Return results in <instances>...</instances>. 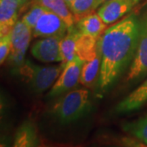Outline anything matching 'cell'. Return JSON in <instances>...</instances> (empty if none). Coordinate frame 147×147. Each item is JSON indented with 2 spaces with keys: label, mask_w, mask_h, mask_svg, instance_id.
Instances as JSON below:
<instances>
[{
  "label": "cell",
  "mask_w": 147,
  "mask_h": 147,
  "mask_svg": "<svg viewBox=\"0 0 147 147\" xmlns=\"http://www.w3.org/2000/svg\"><path fill=\"white\" fill-rule=\"evenodd\" d=\"M100 5V0H70L68 3L69 7L75 17L76 21L93 13Z\"/></svg>",
  "instance_id": "ac0fdd59"
},
{
  "label": "cell",
  "mask_w": 147,
  "mask_h": 147,
  "mask_svg": "<svg viewBox=\"0 0 147 147\" xmlns=\"http://www.w3.org/2000/svg\"><path fill=\"white\" fill-rule=\"evenodd\" d=\"M63 68L61 64L58 66H42L26 60L23 65L13 72L21 77L33 93L38 95L53 87Z\"/></svg>",
  "instance_id": "3957f363"
},
{
  "label": "cell",
  "mask_w": 147,
  "mask_h": 147,
  "mask_svg": "<svg viewBox=\"0 0 147 147\" xmlns=\"http://www.w3.org/2000/svg\"><path fill=\"white\" fill-rule=\"evenodd\" d=\"M68 30L67 24L60 16L45 8L32 33L34 38H46L56 35L65 36Z\"/></svg>",
  "instance_id": "52a82bcc"
},
{
  "label": "cell",
  "mask_w": 147,
  "mask_h": 147,
  "mask_svg": "<svg viewBox=\"0 0 147 147\" xmlns=\"http://www.w3.org/2000/svg\"><path fill=\"white\" fill-rule=\"evenodd\" d=\"M122 128L131 137H136L147 146V114L137 120L125 122Z\"/></svg>",
  "instance_id": "d6986e66"
},
{
  "label": "cell",
  "mask_w": 147,
  "mask_h": 147,
  "mask_svg": "<svg viewBox=\"0 0 147 147\" xmlns=\"http://www.w3.org/2000/svg\"><path fill=\"white\" fill-rule=\"evenodd\" d=\"M63 37L61 35H56L38 39L30 48L32 56L44 63L62 61L61 41Z\"/></svg>",
  "instance_id": "ba28073f"
},
{
  "label": "cell",
  "mask_w": 147,
  "mask_h": 147,
  "mask_svg": "<svg viewBox=\"0 0 147 147\" xmlns=\"http://www.w3.org/2000/svg\"><path fill=\"white\" fill-rule=\"evenodd\" d=\"M11 48V31L0 35V63H4L9 57Z\"/></svg>",
  "instance_id": "44dd1931"
},
{
  "label": "cell",
  "mask_w": 147,
  "mask_h": 147,
  "mask_svg": "<svg viewBox=\"0 0 147 147\" xmlns=\"http://www.w3.org/2000/svg\"><path fill=\"white\" fill-rule=\"evenodd\" d=\"M65 2L67 3V4H68V3H69V2H70V0H65Z\"/></svg>",
  "instance_id": "603a6c76"
},
{
  "label": "cell",
  "mask_w": 147,
  "mask_h": 147,
  "mask_svg": "<svg viewBox=\"0 0 147 147\" xmlns=\"http://www.w3.org/2000/svg\"><path fill=\"white\" fill-rule=\"evenodd\" d=\"M30 6L31 7H30V10L23 16L21 21L33 30L38 20L42 15L43 11L45 10V7L38 5V4H35V3H30Z\"/></svg>",
  "instance_id": "ffe728a7"
},
{
  "label": "cell",
  "mask_w": 147,
  "mask_h": 147,
  "mask_svg": "<svg viewBox=\"0 0 147 147\" xmlns=\"http://www.w3.org/2000/svg\"><path fill=\"white\" fill-rule=\"evenodd\" d=\"M107 24H105L97 13H91L76 21L75 26L82 34L100 38V36L107 29Z\"/></svg>",
  "instance_id": "4fadbf2b"
},
{
  "label": "cell",
  "mask_w": 147,
  "mask_h": 147,
  "mask_svg": "<svg viewBox=\"0 0 147 147\" xmlns=\"http://www.w3.org/2000/svg\"><path fill=\"white\" fill-rule=\"evenodd\" d=\"M39 144L40 140L34 123L30 120L24 121L15 133L13 146L35 147Z\"/></svg>",
  "instance_id": "7c38bea8"
},
{
  "label": "cell",
  "mask_w": 147,
  "mask_h": 147,
  "mask_svg": "<svg viewBox=\"0 0 147 147\" xmlns=\"http://www.w3.org/2000/svg\"><path fill=\"white\" fill-rule=\"evenodd\" d=\"M108 1H110V0H100V3H101V4H103V3H105Z\"/></svg>",
  "instance_id": "7402d4cb"
},
{
  "label": "cell",
  "mask_w": 147,
  "mask_h": 147,
  "mask_svg": "<svg viewBox=\"0 0 147 147\" xmlns=\"http://www.w3.org/2000/svg\"><path fill=\"white\" fill-rule=\"evenodd\" d=\"M142 0H110L101 4L96 13L108 26L119 21L137 7Z\"/></svg>",
  "instance_id": "9c48e42d"
},
{
  "label": "cell",
  "mask_w": 147,
  "mask_h": 147,
  "mask_svg": "<svg viewBox=\"0 0 147 147\" xmlns=\"http://www.w3.org/2000/svg\"><path fill=\"white\" fill-rule=\"evenodd\" d=\"M29 0H0V35L12 30L19 13Z\"/></svg>",
  "instance_id": "30bf717a"
},
{
  "label": "cell",
  "mask_w": 147,
  "mask_h": 147,
  "mask_svg": "<svg viewBox=\"0 0 147 147\" xmlns=\"http://www.w3.org/2000/svg\"><path fill=\"white\" fill-rule=\"evenodd\" d=\"M98 38L86 35L80 32L76 42L77 56L85 61L94 58L98 52Z\"/></svg>",
  "instance_id": "2e32d148"
},
{
  "label": "cell",
  "mask_w": 147,
  "mask_h": 147,
  "mask_svg": "<svg viewBox=\"0 0 147 147\" xmlns=\"http://www.w3.org/2000/svg\"><path fill=\"white\" fill-rule=\"evenodd\" d=\"M139 25L136 11L108 27L98 38L101 64L98 88L105 93L130 67L137 53Z\"/></svg>",
  "instance_id": "6da1fadb"
},
{
  "label": "cell",
  "mask_w": 147,
  "mask_h": 147,
  "mask_svg": "<svg viewBox=\"0 0 147 147\" xmlns=\"http://www.w3.org/2000/svg\"><path fill=\"white\" fill-rule=\"evenodd\" d=\"M32 35V30L22 21H17L11 30V48L8 57V61L13 70L25 62Z\"/></svg>",
  "instance_id": "8992f818"
},
{
  "label": "cell",
  "mask_w": 147,
  "mask_h": 147,
  "mask_svg": "<svg viewBox=\"0 0 147 147\" xmlns=\"http://www.w3.org/2000/svg\"><path fill=\"white\" fill-rule=\"evenodd\" d=\"M30 3L38 4L56 13L67 24L69 29L75 26V17L65 0H31Z\"/></svg>",
  "instance_id": "5bb4252c"
},
{
  "label": "cell",
  "mask_w": 147,
  "mask_h": 147,
  "mask_svg": "<svg viewBox=\"0 0 147 147\" xmlns=\"http://www.w3.org/2000/svg\"><path fill=\"white\" fill-rule=\"evenodd\" d=\"M147 102V79L125 98L119 101L115 108V113L125 115L141 109Z\"/></svg>",
  "instance_id": "8fae6325"
},
{
  "label": "cell",
  "mask_w": 147,
  "mask_h": 147,
  "mask_svg": "<svg viewBox=\"0 0 147 147\" xmlns=\"http://www.w3.org/2000/svg\"><path fill=\"white\" fill-rule=\"evenodd\" d=\"M91 108L89 91L74 89L58 96L50 107L48 114L61 125H67L86 115Z\"/></svg>",
  "instance_id": "7a4b0ae2"
},
{
  "label": "cell",
  "mask_w": 147,
  "mask_h": 147,
  "mask_svg": "<svg viewBox=\"0 0 147 147\" xmlns=\"http://www.w3.org/2000/svg\"><path fill=\"white\" fill-rule=\"evenodd\" d=\"M85 61L76 56L72 61L64 66L63 70L54 83L47 96L57 98L58 96L74 90L80 84V76Z\"/></svg>",
  "instance_id": "5b68a950"
},
{
  "label": "cell",
  "mask_w": 147,
  "mask_h": 147,
  "mask_svg": "<svg viewBox=\"0 0 147 147\" xmlns=\"http://www.w3.org/2000/svg\"><path fill=\"white\" fill-rule=\"evenodd\" d=\"M139 25L137 53L127 74V84H137L147 76V2L136 11Z\"/></svg>",
  "instance_id": "277c9868"
},
{
  "label": "cell",
  "mask_w": 147,
  "mask_h": 147,
  "mask_svg": "<svg viewBox=\"0 0 147 147\" xmlns=\"http://www.w3.org/2000/svg\"><path fill=\"white\" fill-rule=\"evenodd\" d=\"M101 64V54L99 44L96 56L92 60L85 61L80 76V84L88 88H92L95 84H98Z\"/></svg>",
  "instance_id": "9a60e30c"
},
{
  "label": "cell",
  "mask_w": 147,
  "mask_h": 147,
  "mask_svg": "<svg viewBox=\"0 0 147 147\" xmlns=\"http://www.w3.org/2000/svg\"><path fill=\"white\" fill-rule=\"evenodd\" d=\"M79 30L74 26L69 28L66 34L61 41V53L62 57L61 65L65 66L70 61L77 56L76 53V42L79 37Z\"/></svg>",
  "instance_id": "e0dca14e"
}]
</instances>
